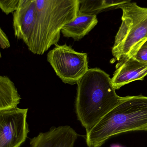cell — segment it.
Instances as JSON below:
<instances>
[{"label":"cell","instance_id":"6da1fadb","mask_svg":"<svg viewBox=\"0 0 147 147\" xmlns=\"http://www.w3.org/2000/svg\"><path fill=\"white\" fill-rule=\"evenodd\" d=\"M75 109L86 132L91 129L122 99L109 75L98 68L89 69L77 83Z\"/></svg>","mask_w":147,"mask_h":147},{"label":"cell","instance_id":"7a4b0ae2","mask_svg":"<svg viewBox=\"0 0 147 147\" xmlns=\"http://www.w3.org/2000/svg\"><path fill=\"white\" fill-rule=\"evenodd\" d=\"M147 130V97L128 96L86 132L89 147L102 146L110 138L126 132Z\"/></svg>","mask_w":147,"mask_h":147},{"label":"cell","instance_id":"3957f363","mask_svg":"<svg viewBox=\"0 0 147 147\" xmlns=\"http://www.w3.org/2000/svg\"><path fill=\"white\" fill-rule=\"evenodd\" d=\"M81 0H36V19L28 45L34 54L42 55L58 45L63 27L79 13Z\"/></svg>","mask_w":147,"mask_h":147},{"label":"cell","instance_id":"277c9868","mask_svg":"<svg viewBox=\"0 0 147 147\" xmlns=\"http://www.w3.org/2000/svg\"><path fill=\"white\" fill-rule=\"evenodd\" d=\"M122 23L115 37L112 63H123L133 57L147 40V7L134 2L121 6Z\"/></svg>","mask_w":147,"mask_h":147},{"label":"cell","instance_id":"5b68a950","mask_svg":"<svg viewBox=\"0 0 147 147\" xmlns=\"http://www.w3.org/2000/svg\"><path fill=\"white\" fill-rule=\"evenodd\" d=\"M47 60L65 84H77L89 70L87 53L76 51L66 44L56 45L47 53Z\"/></svg>","mask_w":147,"mask_h":147},{"label":"cell","instance_id":"8992f818","mask_svg":"<svg viewBox=\"0 0 147 147\" xmlns=\"http://www.w3.org/2000/svg\"><path fill=\"white\" fill-rule=\"evenodd\" d=\"M28 109L0 111V147H20L29 132Z\"/></svg>","mask_w":147,"mask_h":147},{"label":"cell","instance_id":"52a82bcc","mask_svg":"<svg viewBox=\"0 0 147 147\" xmlns=\"http://www.w3.org/2000/svg\"><path fill=\"white\" fill-rule=\"evenodd\" d=\"M78 134L69 126L53 127L31 139L30 147H74Z\"/></svg>","mask_w":147,"mask_h":147},{"label":"cell","instance_id":"ba28073f","mask_svg":"<svg viewBox=\"0 0 147 147\" xmlns=\"http://www.w3.org/2000/svg\"><path fill=\"white\" fill-rule=\"evenodd\" d=\"M117 70L111 78L116 90L135 80H143L147 75V64L141 63L133 57L117 64Z\"/></svg>","mask_w":147,"mask_h":147},{"label":"cell","instance_id":"9c48e42d","mask_svg":"<svg viewBox=\"0 0 147 147\" xmlns=\"http://www.w3.org/2000/svg\"><path fill=\"white\" fill-rule=\"evenodd\" d=\"M36 19V0L16 10L13 14L15 36L27 45L32 36Z\"/></svg>","mask_w":147,"mask_h":147},{"label":"cell","instance_id":"30bf717a","mask_svg":"<svg viewBox=\"0 0 147 147\" xmlns=\"http://www.w3.org/2000/svg\"><path fill=\"white\" fill-rule=\"evenodd\" d=\"M98 22L97 15L79 12L77 17L66 24L61 30L64 37L79 40L87 35Z\"/></svg>","mask_w":147,"mask_h":147},{"label":"cell","instance_id":"8fae6325","mask_svg":"<svg viewBox=\"0 0 147 147\" xmlns=\"http://www.w3.org/2000/svg\"><path fill=\"white\" fill-rule=\"evenodd\" d=\"M21 98L12 81L6 76L0 77V111L17 108Z\"/></svg>","mask_w":147,"mask_h":147},{"label":"cell","instance_id":"7c38bea8","mask_svg":"<svg viewBox=\"0 0 147 147\" xmlns=\"http://www.w3.org/2000/svg\"><path fill=\"white\" fill-rule=\"evenodd\" d=\"M132 0H81L79 12L97 15L103 11L119 8Z\"/></svg>","mask_w":147,"mask_h":147},{"label":"cell","instance_id":"4fadbf2b","mask_svg":"<svg viewBox=\"0 0 147 147\" xmlns=\"http://www.w3.org/2000/svg\"><path fill=\"white\" fill-rule=\"evenodd\" d=\"M20 0H0V8L7 15L14 13L17 10Z\"/></svg>","mask_w":147,"mask_h":147},{"label":"cell","instance_id":"5bb4252c","mask_svg":"<svg viewBox=\"0 0 147 147\" xmlns=\"http://www.w3.org/2000/svg\"><path fill=\"white\" fill-rule=\"evenodd\" d=\"M137 61L147 64V40L133 57Z\"/></svg>","mask_w":147,"mask_h":147},{"label":"cell","instance_id":"9a60e30c","mask_svg":"<svg viewBox=\"0 0 147 147\" xmlns=\"http://www.w3.org/2000/svg\"><path fill=\"white\" fill-rule=\"evenodd\" d=\"M0 46L3 49L10 47V43L8 39L1 28L0 29Z\"/></svg>","mask_w":147,"mask_h":147},{"label":"cell","instance_id":"2e32d148","mask_svg":"<svg viewBox=\"0 0 147 147\" xmlns=\"http://www.w3.org/2000/svg\"><path fill=\"white\" fill-rule=\"evenodd\" d=\"M33 1V0H20V3L17 9L24 7Z\"/></svg>","mask_w":147,"mask_h":147}]
</instances>
